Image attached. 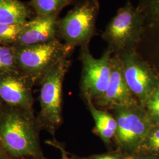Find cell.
<instances>
[{
  "mask_svg": "<svg viewBox=\"0 0 159 159\" xmlns=\"http://www.w3.org/2000/svg\"><path fill=\"white\" fill-rule=\"evenodd\" d=\"M40 129L33 110L4 107L0 116V145L11 159H47L40 146Z\"/></svg>",
  "mask_w": 159,
  "mask_h": 159,
  "instance_id": "6da1fadb",
  "label": "cell"
},
{
  "mask_svg": "<svg viewBox=\"0 0 159 159\" xmlns=\"http://www.w3.org/2000/svg\"><path fill=\"white\" fill-rule=\"evenodd\" d=\"M144 30L141 12L130 0L120 7L109 21L102 37L112 55L137 51Z\"/></svg>",
  "mask_w": 159,
  "mask_h": 159,
  "instance_id": "7a4b0ae2",
  "label": "cell"
},
{
  "mask_svg": "<svg viewBox=\"0 0 159 159\" xmlns=\"http://www.w3.org/2000/svg\"><path fill=\"white\" fill-rule=\"evenodd\" d=\"M68 57L51 68L40 83V111L37 120L41 129L53 136L63 123V82L71 63Z\"/></svg>",
  "mask_w": 159,
  "mask_h": 159,
  "instance_id": "3957f363",
  "label": "cell"
},
{
  "mask_svg": "<svg viewBox=\"0 0 159 159\" xmlns=\"http://www.w3.org/2000/svg\"><path fill=\"white\" fill-rule=\"evenodd\" d=\"M117 122L114 139L116 148L132 156L140 146L153 125L144 108L140 104L110 110Z\"/></svg>",
  "mask_w": 159,
  "mask_h": 159,
  "instance_id": "277c9868",
  "label": "cell"
},
{
  "mask_svg": "<svg viewBox=\"0 0 159 159\" xmlns=\"http://www.w3.org/2000/svg\"><path fill=\"white\" fill-rule=\"evenodd\" d=\"M100 8L98 0H80L65 17L59 20V37L64 40L66 46L74 50L75 47L90 44L96 34Z\"/></svg>",
  "mask_w": 159,
  "mask_h": 159,
  "instance_id": "5b68a950",
  "label": "cell"
},
{
  "mask_svg": "<svg viewBox=\"0 0 159 159\" xmlns=\"http://www.w3.org/2000/svg\"><path fill=\"white\" fill-rule=\"evenodd\" d=\"M73 50L59 40L16 47L18 68L35 84L41 83L51 68L64 58L68 57Z\"/></svg>",
  "mask_w": 159,
  "mask_h": 159,
  "instance_id": "8992f818",
  "label": "cell"
},
{
  "mask_svg": "<svg viewBox=\"0 0 159 159\" xmlns=\"http://www.w3.org/2000/svg\"><path fill=\"white\" fill-rule=\"evenodd\" d=\"M79 60L82 70L80 89L82 96H89L94 101L106 90L111 75L112 54L106 49L102 57L91 54L89 44L80 47Z\"/></svg>",
  "mask_w": 159,
  "mask_h": 159,
  "instance_id": "52a82bcc",
  "label": "cell"
},
{
  "mask_svg": "<svg viewBox=\"0 0 159 159\" xmlns=\"http://www.w3.org/2000/svg\"><path fill=\"white\" fill-rule=\"evenodd\" d=\"M119 55L126 82L143 107L148 98L159 87L158 77L153 68L137 51H127Z\"/></svg>",
  "mask_w": 159,
  "mask_h": 159,
  "instance_id": "ba28073f",
  "label": "cell"
},
{
  "mask_svg": "<svg viewBox=\"0 0 159 159\" xmlns=\"http://www.w3.org/2000/svg\"><path fill=\"white\" fill-rule=\"evenodd\" d=\"M93 102L97 107L106 110L139 104L126 82L119 54L111 57V75L106 90Z\"/></svg>",
  "mask_w": 159,
  "mask_h": 159,
  "instance_id": "9c48e42d",
  "label": "cell"
},
{
  "mask_svg": "<svg viewBox=\"0 0 159 159\" xmlns=\"http://www.w3.org/2000/svg\"><path fill=\"white\" fill-rule=\"evenodd\" d=\"M137 7L144 19V30L137 49L140 55L154 69L159 70V0H137Z\"/></svg>",
  "mask_w": 159,
  "mask_h": 159,
  "instance_id": "30bf717a",
  "label": "cell"
},
{
  "mask_svg": "<svg viewBox=\"0 0 159 159\" xmlns=\"http://www.w3.org/2000/svg\"><path fill=\"white\" fill-rule=\"evenodd\" d=\"M34 84L20 70L0 74V99L7 106L33 110Z\"/></svg>",
  "mask_w": 159,
  "mask_h": 159,
  "instance_id": "8fae6325",
  "label": "cell"
},
{
  "mask_svg": "<svg viewBox=\"0 0 159 159\" xmlns=\"http://www.w3.org/2000/svg\"><path fill=\"white\" fill-rule=\"evenodd\" d=\"M58 15L40 16L25 24L16 47L33 46L59 40Z\"/></svg>",
  "mask_w": 159,
  "mask_h": 159,
  "instance_id": "7c38bea8",
  "label": "cell"
},
{
  "mask_svg": "<svg viewBox=\"0 0 159 159\" xmlns=\"http://www.w3.org/2000/svg\"><path fill=\"white\" fill-rule=\"evenodd\" d=\"M83 98L94 121L93 133L101 139L109 150H112L111 146L117 130V122L113 114L97 107L90 97L85 96Z\"/></svg>",
  "mask_w": 159,
  "mask_h": 159,
  "instance_id": "4fadbf2b",
  "label": "cell"
},
{
  "mask_svg": "<svg viewBox=\"0 0 159 159\" xmlns=\"http://www.w3.org/2000/svg\"><path fill=\"white\" fill-rule=\"evenodd\" d=\"M28 16V10L21 2L18 0H0V24H25Z\"/></svg>",
  "mask_w": 159,
  "mask_h": 159,
  "instance_id": "5bb4252c",
  "label": "cell"
},
{
  "mask_svg": "<svg viewBox=\"0 0 159 159\" xmlns=\"http://www.w3.org/2000/svg\"><path fill=\"white\" fill-rule=\"evenodd\" d=\"M75 0H33L31 5L40 16L58 15V12Z\"/></svg>",
  "mask_w": 159,
  "mask_h": 159,
  "instance_id": "9a60e30c",
  "label": "cell"
},
{
  "mask_svg": "<svg viewBox=\"0 0 159 159\" xmlns=\"http://www.w3.org/2000/svg\"><path fill=\"white\" fill-rule=\"evenodd\" d=\"M16 70H19L16 47L0 46V74Z\"/></svg>",
  "mask_w": 159,
  "mask_h": 159,
  "instance_id": "2e32d148",
  "label": "cell"
},
{
  "mask_svg": "<svg viewBox=\"0 0 159 159\" xmlns=\"http://www.w3.org/2000/svg\"><path fill=\"white\" fill-rule=\"evenodd\" d=\"M138 153L159 156V125H153L140 146Z\"/></svg>",
  "mask_w": 159,
  "mask_h": 159,
  "instance_id": "e0dca14e",
  "label": "cell"
},
{
  "mask_svg": "<svg viewBox=\"0 0 159 159\" xmlns=\"http://www.w3.org/2000/svg\"><path fill=\"white\" fill-rule=\"evenodd\" d=\"M25 24H0V42L3 43H16L25 29Z\"/></svg>",
  "mask_w": 159,
  "mask_h": 159,
  "instance_id": "ac0fdd59",
  "label": "cell"
},
{
  "mask_svg": "<svg viewBox=\"0 0 159 159\" xmlns=\"http://www.w3.org/2000/svg\"><path fill=\"white\" fill-rule=\"evenodd\" d=\"M153 125H159V87L148 98L144 106Z\"/></svg>",
  "mask_w": 159,
  "mask_h": 159,
  "instance_id": "d6986e66",
  "label": "cell"
},
{
  "mask_svg": "<svg viewBox=\"0 0 159 159\" xmlns=\"http://www.w3.org/2000/svg\"><path fill=\"white\" fill-rule=\"evenodd\" d=\"M131 156H128L123 153L119 149L116 150H110L107 152L103 153L92 154L90 156H85V157H74L77 159H128Z\"/></svg>",
  "mask_w": 159,
  "mask_h": 159,
  "instance_id": "ffe728a7",
  "label": "cell"
},
{
  "mask_svg": "<svg viewBox=\"0 0 159 159\" xmlns=\"http://www.w3.org/2000/svg\"><path fill=\"white\" fill-rule=\"evenodd\" d=\"M46 143L50 146L57 148L60 150L61 154V159H77L74 157V156H73L72 157H70L69 156L70 153L66 151L64 146L61 143L58 142L57 140H56L55 139H54L53 140H46Z\"/></svg>",
  "mask_w": 159,
  "mask_h": 159,
  "instance_id": "44dd1931",
  "label": "cell"
},
{
  "mask_svg": "<svg viewBox=\"0 0 159 159\" xmlns=\"http://www.w3.org/2000/svg\"><path fill=\"white\" fill-rule=\"evenodd\" d=\"M128 159H159V156L150 154L137 153L131 156Z\"/></svg>",
  "mask_w": 159,
  "mask_h": 159,
  "instance_id": "7402d4cb",
  "label": "cell"
},
{
  "mask_svg": "<svg viewBox=\"0 0 159 159\" xmlns=\"http://www.w3.org/2000/svg\"><path fill=\"white\" fill-rule=\"evenodd\" d=\"M0 159H11L4 149L0 145Z\"/></svg>",
  "mask_w": 159,
  "mask_h": 159,
  "instance_id": "603a6c76",
  "label": "cell"
},
{
  "mask_svg": "<svg viewBox=\"0 0 159 159\" xmlns=\"http://www.w3.org/2000/svg\"><path fill=\"white\" fill-rule=\"evenodd\" d=\"M2 101L0 99V116H1V113H2V110H3V108H4V106H3V104H2Z\"/></svg>",
  "mask_w": 159,
  "mask_h": 159,
  "instance_id": "cb8c5ba5",
  "label": "cell"
},
{
  "mask_svg": "<svg viewBox=\"0 0 159 159\" xmlns=\"http://www.w3.org/2000/svg\"><path fill=\"white\" fill-rule=\"evenodd\" d=\"M30 159H34V158H32V157H30Z\"/></svg>",
  "mask_w": 159,
  "mask_h": 159,
  "instance_id": "d4e9b609",
  "label": "cell"
}]
</instances>
